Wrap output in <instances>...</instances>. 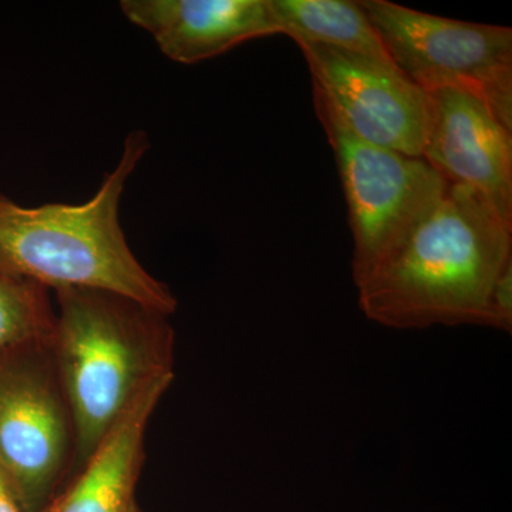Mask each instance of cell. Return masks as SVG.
<instances>
[{
    "mask_svg": "<svg viewBox=\"0 0 512 512\" xmlns=\"http://www.w3.org/2000/svg\"><path fill=\"white\" fill-rule=\"evenodd\" d=\"M173 382L174 372L148 383L84 461L82 474L43 512H138L147 426Z\"/></svg>",
    "mask_w": 512,
    "mask_h": 512,
    "instance_id": "cell-10",
    "label": "cell"
},
{
    "mask_svg": "<svg viewBox=\"0 0 512 512\" xmlns=\"http://www.w3.org/2000/svg\"><path fill=\"white\" fill-rule=\"evenodd\" d=\"M0 512H22L2 471H0Z\"/></svg>",
    "mask_w": 512,
    "mask_h": 512,
    "instance_id": "cell-14",
    "label": "cell"
},
{
    "mask_svg": "<svg viewBox=\"0 0 512 512\" xmlns=\"http://www.w3.org/2000/svg\"><path fill=\"white\" fill-rule=\"evenodd\" d=\"M120 9L163 55L181 64L204 62L279 33L269 0H123Z\"/></svg>",
    "mask_w": 512,
    "mask_h": 512,
    "instance_id": "cell-9",
    "label": "cell"
},
{
    "mask_svg": "<svg viewBox=\"0 0 512 512\" xmlns=\"http://www.w3.org/2000/svg\"><path fill=\"white\" fill-rule=\"evenodd\" d=\"M313 101L345 191L355 242L352 272L357 286L429 214L448 184L424 158L360 140L316 90Z\"/></svg>",
    "mask_w": 512,
    "mask_h": 512,
    "instance_id": "cell-4",
    "label": "cell"
},
{
    "mask_svg": "<svg viewBox=\"0 0 512 512\" xmlns=\"http://www.w3.org/2000/svg\"><path fill=\"white\" fill-rule=\"evenodd\" d=\"M148 148L146 131H131L119 161L83 204L23 207L0 192V274L55 291L113 292L173 315V291L140 264L120 224L121 198Z\"/></svg>",
    "mask_w": 512,
    "mask_h": 512,
    "instance_id": "cell-2",
    "label": "cell"
},
{
    "mask_svg": "<svg viewBox=\"0 0 512 512\" xmlns=\"http://www.w3.org/2000/svg\"><path fill=\"white\" fill-rule=\"evenodd\" d=\"M429 93L433 117L421 158L448 185L480 194L512 227V130L474 94Z\"/></svg>",
    "mask_w": 512,
    "mask_h": 512,
    "instance_id": "cell-8",
    "label": "cell"
},
{
    "mask_svg": "<svg viewBox=\"0 0 512 512\" xmlns=\"http://www.w3.org/2000/svg\"><path fill=\"white\" fill-rule=\"evenodd\" d=\"M490 328L511 333L512 259L498 275L490 295Z\"/></svg>",
    "mask_w": 512,
    "mask_h": 512,
    "instance_id": "cell-13",
    "label": "cell"
},
{
    "mask_svg": "<svg viewBox=\"0 0 512 512\" xmlns=\"http://www.w3.org/2000/svg\"><path fill=\"white\" fill-rule=\"evenodd\" d=\"M56 292L52 349L80 461H86L148 383L173 373L167 315L99 289Z\"/></svg>",
    "mask_w": 512,
    "mask_h": 512,
    "instance_id": "cell-3",
    "label": "cell"
},
{
    "mask_svg": "<svg viewBox=\"0 0 512 512\" xmlns=\"http://www.w3.org/2000/svg\"><path fill=\"white\" fill-rule=\"evenodd\" d=\"M138 512H140V511H138Z\"/></svg>",
    "mask_w": 512,
    "mask_h": 512,
    "instance_id": "cell-15",
    "label": "cell"
},
{
    "mask_svg": "<svg viewBox=\"0 0 512 512\" xmlns=\"http://www.w3.org/2000/svg\"><path fill=\"white\" fill-rule=\"evenodd\" d=\"M279 33L298 45L346 50L392 60L360 2L349 0H269ZM393 62V60H392Z\"/></svg>",
    "mask_w": 512,
    "mask_h": 512,
    "instance_id": "cell-11",
    "label": "cell"
},
{
    "mask_svg": "<svg viewBox=\"0 0 512 512\" xmlns=\"http://www.w3.org/2000/svg\"><path fill=\"white\" fill-rule=\"evenodd\" d=\"M70 424L59 376L49 362L0 376V471L20 508L30 510L55 484Z\"/></svg>",
    "mask_w": 512,
    "mask_h": 512,
    "instance_id": "cell-7",
    "label": "cell"
},
{
    "mask_svg": "<svg viewBox=\"0 0 512 512\" xmlns=\"http://www.w3.org/2000/svg\"><path fill=\"white\" fill-rule=\"evenodd\" d=\"M393 63L426 92L480 97L512 130V30L430 15L387 2H360Z\"/></svg>",
    "mask_w": 512,
    "mask_h": 512,
    "instance_id": "cell-5",
    "label": "cell"
},
{
    "mask_svg": "<svg viewBox=\"0 0 512 512\" xmlns=\"http://www.w3.org/2000/svg\"><path fill=\"white\" fill-rule=\"evenodd\" d=\"M512 259V227L476 191L448 185L392 254L356 286L366 318L392 329L490 326V295Z\"/></svg>",
    "mask_w": 512,
    "mask_h": 512,
    "instance_id": "cell-1",
    "label": "cell"
},
{
    "mask_svg": "<svg viewBox=\"0 0 512 512\" xmlns=\"http://www.w3.org/2000/svg\"><path fill=\"white\" fill-rule=\"evenodd\" d=\"M313 90L360 140L409 157L423 156L433 117L429 92L392 62L316 45H299Z\"/></svg>",
    "mask_w": 512,
    "mask_h": 512,
    "instance_id": "cell-6",
    "label": "cell"
},
{
    "mask_svg": "<svg viewBox=\"0 0 512 512\" xmlns=\"http://www.w3.org/2000/svg\"><path fill=\"white\" fill-rule=\"evenodd\" d=\"M47 291L25 279L0 274V350L52 342L56 312Z\"/></svg>",
    "mask_w": 512,
    "mask_h": 512,
    "instance_id": "cell-12",
    "label": "cell"
}]
</instances>
